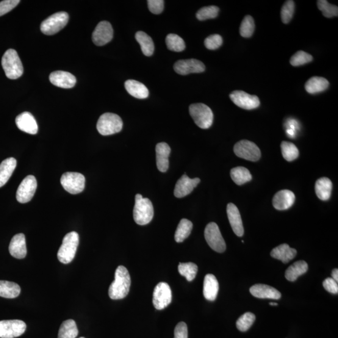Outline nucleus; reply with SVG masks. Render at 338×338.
I'll return each mask as SVG.
<instances>
[{
  "mask_svg": "<svg viewBox=\"0 0 338 338\" xmlns=\"http://www.w3.org/2000/svg\"><path fill=\"white\" fill-rule=\"evenodd\" d=\"M131 279L128 270L123 265L116 270L114 281L109 289V297L114 300L126 298L129 293Z\"/></svg>",
  "mask_w": 338,
  "mask_h": 338,
  "instance_id": "1",
  "label": "nucleus"
},
{
  "mask_svg": "<svg viewBox=\"0 0 338 338\" xmlns=\"http://www.w3.org/2000/svg\"><path fill=\"white\" fill-rule=\"evenodd\" d=\"M2 65L7 78L17 79L23 74V66L15 50L9 49L2 57Z\"/></svg>",
  "mask_w": 338,
  "mask_h": 338,
  "instance_id": "2",
  "label": "nucleus"
},
{
  "mask_svg": "<svg viewBox=\"0 0 338 338\" xmlns=\"http://www.w3.org/2000/svg\"><path fill=\"white\" fill-rule=\"evenodd\" d=\"M133 215L135 223L138 225L144 226L151 223L154 217V207L152 202L138 194L135 196Z\"/></svg>",
  "mask_w": 338,
  "mask_h": 338,
  "instance_id": "3",
  "label": "nucleus"
},
{
  "mask_svg": "<svg viewBox=\"0 0 338 338\" xmlns=\"http://www.w3.org/2000/svg\"><path fill=\"white\" fill-rule=\"evenodd\" d=\"M79 243V235L73 231L66 234L57 253L58 259L63 264L70 263L76 256Z\"/></svg>",
  "mask_w": 338,
  "mask_h": 338,
  "instance_id": "4",
  "label": "nucleus"
},
{
  "mask_svg": "<svg viewBox=\"0 0 338 338\" xmlns=\"http://www.w3.org/2000/svg\"><path fill=\"white\" fill-rule=\"evenodd\" d=\"M123 122L117 114L105 113L100 117L96 129L100 134L104 136L120 132L123 129Z\"/></svg>",
  "mask_w": 338,
  "mask_h": 338,
  "instance_id": "5",
  "label": "nucleus"
},
{
  "mask_svg": "<svg viewBox=\"0 0 338 338\" xmlns=\"http://www.w3.org/2000/svg\"><path fill=\"white\" fill-rule=\"evenodd\" d=\"M189 113L197 126L201 129H207L211 127L214 115L207 105L202 103L190 105Z\"/></svg>",
  "mask_w": 338,
  "mask_h": 338,
  "instance_id": "6",
  "label": "nucleus"
},
{
  "mask_svg": "<svg viewBox=\"0 0 338 338\" xmlns=\"http://www.w3.org/2000/svg\"><path fill=\"white\" fill-rule=\"evenodd\" d=\"M68 20L67 13L61 12L55 13L41 23V31L46 35L56 34L66 26Z\"/></svg>",
  "mask_w": 338,
  "mask_h": 338,
  "instance_id": "7",
  "label": "nucleus"
},
{
  "mask_svg": "<svg viewBox=\"0 0 338 338\" xmlns=\"http://www.w3.org/2000/svg\"><path fill=\"white\" fill-rule=\"evenodd\" d=\"M204 235L207 244L213 250L220 253L226 251V243L217 224L210 223L207 224Z\"/></svg>",
  "mask_w": 338,
  "mask_h": 338,
  "instance_id": "8",
  "label": "nucleus"
},
{
  "mask_svg": "<svg viewBox=\"0 0 338 338\" xmlns=\"http://www.w3.org/2000/svg\"><path fill=\"white\" fill-rule=\"evenodd\" d=\"M61 184L71 195H77L84 190L85 178L78 173H66L60 179Z\"/></svg>",
  "mask_w": 338,
  "mask_h": 338,
  "instance_id": "9",
  "label": "nucleus"
},
{
  "mask_svg": "<svg viewBox=\"0 0 338 338\" xmlns=\"http://www.w3.org/2000/svg\"><path fill=\"white\" fill-rule=\"evenodd\" d=\"M234 152L237 157L249 161L256 162L259 160L261 153L256 143L247 140H243L235 143Z\"/></svg>",
  "mask_w": 338,
  "mask_h": 338,
  "instance_id": "10",
  "label": "nucleus"
},
{
  "mask_svg": "<svg viewBox=\"0 0 338 338\" xmlns=\"http://www.w3.org/2000/svg\"><path fill=\"white\" fill-rule=\"evenodd\" d=\"M26 324L23 321H0V337L14 338L20 336L26 331Z\"/></svg>",
  "mask_w": 338,
  "mask_h": 338,
  "instance_id": "11",
  "label": "nucleus"
},
{
  "mask_svg": "<svg viewBox=\"0 0 338 338\" xmlns=\"http://www.w3.org/2000/svg\"><path fill=\"white\" fill-rule=\"evenodd\" d=\"M37 188L35 177L28 176L21 182L16 191V200L21 204L27 203L32 200Z\"/></svg>",
  "mask_w": 338,
  "mask_h": 338,
  "instance_id": "12",
  "label": "nucleus"
},
{
  "mask_svg": "<svg viewBox=\"0 0 338 338\" xmlns=\"http://www.w3.org/2000/svg\"><path fill=\"white\" fill-rule=\"evenodd\" d=\"M172 301V292L166 282H159L155 287L153 293V304L155 308L162 310L167 307Z\"/></svg>",
  "mask_w": 338,
  "mask_h": 338,
  "instance_id": "13",
  "label": "nucleus"
},
{
  "mask_svg": "<svg viewBox=\"0 0 338 338\" xmlns=\"http://www.w3.org/2000/svg\"><path fill=\"white\" fill-rule=\"evenodd\" d=\"M230 99L234 102L235 105L246 110H253L256 109L260 105V101L256 95L241 90H235L230 94Z\"/></svg>",
  "mask_w": 338,
  "mask_h": 338,
  "instance_id": "14",
  "label": "nucleus"
},
{
  "mask_svg": "<svg viewBox=\"0 0 338 338\" xmlns=\"http://www.w3.org/2000/svg\"><path fill=\"white\" fill-rule=\"evenodd\" d=\"M113 30L112 26L107 21L100 22L92 34L93 42L98 46H103L112 40Z\"/></svg>",
  "mask_w": 338,
  "mask_h": 338,
  "instance_id": "15",
  "label": "nucleus"
},
{
  "mask_svg": "<svg viewBox=\"0 0 338 338\" xmlns=\"http://www.w3.org/2000/svg\"><path fill=\"white\" fill-rule=\"evenodd\" d=\"M205 69L204 63L196 59L179 60L174 65V70L181 76L202 73Z\"/></svg>",
  "mask_w": 338,
  "mask_h": 338,
  "instance_id": "16",
  "label": "nucleus"
},
{
  "mask_svg": "<svg viewBox=\"0 0 338 338\" xmlns=\"http://www.w3.org/2000/svg\"><path fill=\"white\" fill-rule=\"evenodd\" d=\"M200 182L199 178L190 179L184 174L176 183L174 196L177 198H182L190 195Z\"/></svg>",
  "mask_w": 338,
  "mask_h": 338,
  "instance_id": "17",
  "label": "nucleus"
},
{
  "mask_svg": "<svg viewBox=\"0 0 338 338\" xmlns=\"http://www.w3.org/2000/svg\"><path fill=\"white\" fill-rule=\"evenodd\" d=\"M16 124L18 128L27 134L35 135L37 134L38 127L37 121L31 113H21L16 118Z\"/></svg>",
  "mask_w": 338,
  "mask_h": 338,
  "instance_id": "18",
  "label": "nucleus"
},
{
  "mask_svg": "<svg viewBox=\"0 0 338 338\" xmlns=\"http://www.w3.org/2000/svg\"><path fill=\"white\" fill-rule=\"evenodd\" d=\"M50 81L53 85L63 88H71L76 85V77L69 72L56 71L50 75Z\"/></svg>",
  "mask_w": 338,
  "mask_h": 338,
  "instance_id": "19",
  "label": "nucleus"
},
{
  "mask_svg": "<svg viewBox=\"0 0 338 338\" xmlns=\"http://www.w3.org/2000/svg\"><path fill=\"white\" fill-rule=\"evenodd\" d=\"M295 195L289 190H282L274 195L273 204L274 208L279 210L289 209L295 202Z\"/></svg>",
  "mask_w": 338,
  "mask_h": 338,
  "instance_id": "20",
  "label": "nucleus"
},
{
  "mask_svg": "<svg viewBox=\"0 0 338 338\" xmlns=\"http://www.w3.org/2000/svg\"><path fill=\"white\" fill-rule=\"evenodd\" d=\"M227 214L230 224L235 235L242 237L244 235V227L239 210L235 205L229 203L227 206Z\"/></svg>",
  "mask_w": 338,
  "mask_h": 338,
  "instance_id": "21",
  "label": "nucleus"
},
{
  "mask_svg": "<svg viewBox=\"0 0 338 338\" xmlns=\"http://www.w3.org/2000/svg\"><path fill=\"white\" fill-rule=\"evenodd\" d=\"M9 251L10 254L16 259H21L26 257V239L23 234H16L12 238L9 246Z\"/></svg>",
  "mask_w": 338,
  "mask_h": 338,
  "instance_id": "22",
  "label": "nucleus"
},
{
  "mask_svg": "<svg viewBox=\"0 0 338 338\" xmlns=\"http://www.w3.org/2000/svg\"><path fill=\"white\" fill-rule=\"evenodd\" d=\"M250 293L254 297L260 299H279L281 294L278 290L268 285L255 284L250 288Z\"/></svg>",
  "mask_w": 338,
  "mask_h": 338,
  "instance_id": "23",
  "label": "nucleus"
},
{
  "mask_svg": "<svg viewBox=\"0 0 338 338\" xmlns=\"http://www.w3.org/2000/svg\"><path fill=\"white\" fill-rule=\"evenodd\" d=\"M156 151L158 170L162 173H165L168 168V157L171 154V148L167 143L160 142L156 146Z\"/></svg>",
  "mask_w": 338,
  "mask_h": 338,
  "instance_id": "24",
  "label": "nucleus"
},
{
  "mask_svg": "<svg viewBox=\"0 0 338 338\" xmlns=\"http://www.w3.org/2000/svg\"><path fill=\"white\" fill-rule=\"evenodd\" d=\"M220 285L217 278L211 274H207L204 281L203 294L207 300L213 301L217 298Z\"/></svg>",
  "mask_w": 338,
  "mask_h": 338,
  "instance_id": "25",
  "label": "nucleus"
},
{
  "mask_svg": "<svg viewBox=\"0 0 338 338\" xmlns=\"http://www.w3.org/2000/svg\"><path fill=\"white\" fill-rule=\"evenodd\" d=\"M125 87L130 95L139 99L148 98L149 95L148 88L142 83L134 80H129L125 83Z\"/></svg>",
  "mask_w": 338,
  "mask_h": 338,
  "instance_id": "26",
  "label": "nucleus"
},
{
  "mask_svg": "<svg viewBox=\"0 0 338 338\" xmlns=\"http://www.w3.org/2000/svg\"><path fill=\"white\" fill-rule=\"evenodd\" d=\"M296 254L297 251L296 249L290 248L287 244L279 245L278 247L273 249L271 253V256L274 258L281 260L285 264L295 258Z\"/></svg>",
  "mask_w": 338,
  "mask_h": 338,
  "instance_id": "27",
  "label": "nucleus"
},
{
  "mask_svg": "<svg viewBox=\"0 0 338 338\" xmlns=\"http://www.w3.org/2000/svg\"><path fill=\"white\" fill-rule=\"evenodd\" d=\"M17 162L13 157L8 158L0 164V187L7 184L8 180L12 176L16 167Z\"/></svg>",
  "mask_w": 338,
  "mask_h": 338,
  "instance_id": "28",
  "label": "nucleus"
},
{
  "mask_svg": "<svg viewBox=\"0 0 338 338\" xmlns=\"http://www.w3.org/2000/svg\"><path fill=\"white\" fill-rule=\"evenodd\" d=\"M332 184L331 180L327 177L319 179L315 184V191L318 198L326 201L331 198Z\"/></svg>",
  "mask_w": 338,
  "mask_h": 338,
  "instance_id": "29",
  "label": "nucleus"
},
{
  "mask_svg": "<svg viewBox=\"0 0 338 338\" xmlns=\"http://www.w3.org/2000/svg\"><path fill=\"white\" fill-rule=\"evenodd\" d=\"M329 83L328 80L323 77H313L305 84V89L307 93L316 94L328 89Z\"/></svg>",
  "mask_w": 338,
  "mask_h": 338,
  "instance_id": "30",
  "label": "nucleus"
},
{
  "mask_svg": "<svg viewBox=\"0 0 338 338\" xmlns=\"http://www.w3.org/2000/svg\"><path fill=\"white\" fill-rule=\"evenodd\" d=\"M308 270V265L304 260H299L294 263L285 273V277L289 281H295L298 277L306 273Z\"/></svg>",
  "mask_w": 338,
  "mask_h": 338,
  "instance_id": "31",
  "label": "nucleus"
},
{
  "mask_svg": "<svg viewBox=\"0 0 338 338\" xmlns=\"http://www.w3.org/2000/svg\"><path fill=\"white\" fill-rule=\"evenodd\" d=\"M21 288L15 282L0 281V296L5 298L13 299L20 295Z\"/></svg>",
  "mask_w": 338,
  "mask_h": 338,
  "instance_id": "32",
  "label": "nucleus"
},
{
  "mask_svg": "<svg viewBox=\"0 0 338 338\" xmlns=\"http://www.w3.org/2000/svg\"><path fill=\"white\" fill-rule=\"evenodd\" d=\"M135 38L140 44L143 55L147 57L152 56L154 52V44L151 37L145 32L140 31L136 33Z\"/></svg>",
  "mask_w": 338,
  "mask_h": 338,
  "instance_id": "33",
  "label": "nucleus"
},
{
  "mask_svg": "<svg viewBox=\"0 0 338 338\" xmlns=\"http://www.w3.org/2000/svg\"><path fill=\"white\" fill-rule=\"evenodd\" d=\"M78 334L79 330L76 321L68 320L61 325L58 338H76Z\"/></svg>",
  "mask_w": 338,
  "mask_h": 338,
  "instance_id": "34",
  "label": "nucleus"
},
{
  "mask_svg": "<svg viewBox=\"0 0 338 338\" xmlns=\"http://www.w3.org/2000/svg\"><path fill=\"white\" fill-rule=\"evenodd\" d=\"M193 228L192 222L186 219H182L180 221L175 233V240L177 243H182L189 236Z\"/></svg>",
  "mask_w": 338,
  "mask_h": 338,
  "instance_id": "35",
  "label": "nucleus"
},
{
  "mask_svg": "<svg viewBox=\"0 0 338 338\" xmlns=\"http://www.w3.org/2000/svg\"><path fill=\"white\" fill-rule=\"evenodd\" d=\"M231 177L237 185L246 184L252 180V176L248 168L243 167H237L231 171Z\"/></svg>",
  "mask_w": 338,
  "mask_h": 338,
  "instance_id": "36",
  "label": "nucleus"
},
{
  "mask_svg": "<svg viewBox=\"0 0 338 338\" xmlns=\"http://www.w3.org/2000/svg\"><path fill=\"white\" fill-rule=\"evenodd\" d=\"M282 156L288 162H292L299 157V152L295 144L283 141L281 144Z\"/></svg>",
  "mask_w": 338,
  "mask_h": 338,
  "instance_id": "37",
  "label": "nucleus"
},
{
  "mask_svg": "<svg viewBox=\"0 0 338 338\" xmlns=\"http://www.w3.org/2000/svg\"><path fill=\"white\" fill-rule=\"evenodd\" d=\"M166 44L167 48L171 51L181 52L184 51L185 45L184 40L179 35L171 33L166 37Z\"/></svg>",
  "mask_w": 338,
  "mask_h": 338,
  "instance_id": "38",
  "label": "nucleus"
},
{
  "mask_svg": "<svg viewBox=\"0 0 338 338\" xmlns=\"http://www.w3.org/2000/svg\"><path fill=\"white\" fill-rule=\"evenodd\" d=\"M178 271L180 274L184 276L188 281H192L196 278L198 268L195 263H180Z\"/></svg>",
  "mask_w": 338,
  "mask_h": 338,
  "instance_id": "39",
  "label": "nucleus"
},
{
  "mask_svg": "<svg viewBox=\"0 0 338 338\" xmlns=\"http://www.w3.org/2000/svg\"><path fill=\"white\" fill-rule=\"evenodd\" d=\"M255 320H256V317L253 313L246 312L238 319L236 322L237 328L240 331H247L253 325Z\"/></svg>",
  "mask_w": 338,
  "mask_h": 338,
  "instance_id": "40",
  "label": "nucleus"
},
{
  "mask_svg": "<svg viewBox=\"0 0 338 338\" xmlns=\"http://www.w3.org/2000/svg\"><path fill=\"white\" fill-rule=\"evenodd\" d=\"M254 19L251 16H246L240 26V35L244 38L251 37L254 33Z\"/></svg>",
  "mask_w": 338,
  "mask_h": 338,
  "instance_id": "41",
  "label": "nucleus"
},
{
  "mask_svg": "<svg viewBox=\"0 0 338 338\" xmlns=\"http://www.w3.org/2000/svg\"><path fill=\"white\" fill-rule=\"evenodd\" d=\"M319 10L322 12L326 18H331L338 15V7L331 5L326 0H319L317 2Z\"/></svg>",
  "mask_w": 338,
  "mask_h": 338,
  "instance_id": "42",
  "label": "nucleus"
},
{
  "mask_svg": "<svg viewBox=\"0 0 338 338\" xmlns=\"http://www.w3.org/2000/svg\"><path fill=\"white\" fill-rule=\"evenodd\" d=\"M220 8L215 6H209L201 8L196 13V17L199 20L204 21L217 17Z\"/></svg>",
  "mask_w": 338,
  "mask_h": 338,
  "instance_id": "43",
  "label": "nucleus"
},
{
  "mask_svg": "<svg viewBox=\"0 0 338 338\" xmlns=\"http://www.w3.org/2000/svg\"><path fill=\"white\" fill-rule=\"evenodd\" d=\"M295 11V4L292 0H288L284 3L281 11V17L282 21L284 24L289 23L292 20Z\"/></svg>",
  "mask_w": 338,
  "mask_h": 338,
  "instance_id": "44",
  "label": "nucleus"
},
{
  "mask_svg": "<svg viewBox=\"0 0 338 338\" xmlns=\"http://www.w3.org/2000/svg\"><path fill=\"white\" fill-rule=\"evenodd\" d=\"M313 58L312 55L304 51H298L291 58V65L298 66L306 64L312 62Z\"/></svg>",
  "mask_w": 338,
  "mask_h": 338,
  "instance_id": "45",
  "label": "nucleus"
},
{
  "mask_svg": "<svg viewBox=\"0 0 338 338\" xmlns=\"http://www.w3.org/2000/svg\"><path fill=\"white\" fill-rule=\"evenodd\" d=\"M223 42V38H222L221 36L218 34H214L206 38V39L204 41V45L207 49L214 51V50L220 48Z\"/></svg>",
  "mask_w": 338,
  "mask_h": 338,
  "instance_id": "46",
  "label": "nucleus"
},
{
  "mask_svg": "<svg viewBox=\"0 0 338 338\" xmlns=\"http://www.w3.org/2000/svg\"><path fill=\"white\" fill-rule=\"evenodd\" d=\"M19 0H5L0 2V16L10 12L19 4Z\"/></svg>",
  "mask_w": 338,
  "mask_h": 338,
  "instance_id": "47",
  "label": "nucleus"
},
{
  "mask_svg": "<svg viewBox=\"0 0 338 338\" xmlns=\"http://www.w3.org/2000/svg\"><path fill=\"white\" fill-rule=\"evenodd\" d=\"M148 4L149 10L155 15L161 13L164 8V2L163 0H149Z\"/></svg>",
  "mask_w": 338,
  "mask_h": 338,
  "instance_id": "48",
  "label": "nucleus"
},
{
  "mask_svg": "<svg viewBox=\"0 0 338 338\" xmlns=\"http://www.w3.org/2000/svg\"><path fill=\"white\" fill-rule=\"evenodd\" d=\"M174 338H188L187 326L184 322L177 324L174 330Z\"/></svg>",
  "mask_w": 338,
  "mask_h": 338,
  "instance_id": "49",
  "label": "nucleus"
},
{
  "mask_svg": "<svg viewBox=\"0 0 338 338\" xmlns=\"http://www.w3.org/2000/svg\"><path fill=\"white\" fill-rule=\"evenodd\" d=\"M323 287L329 293L332 294H337L338 284L337 282L332 278H328L323 281Z\"/></svg>",
  "mask_w": 338,
  "mask_h": 338,
  "instance_id": "50",
  "label": "nucleus"
},
{
  "mask_svg": "<svg viewBox=\"0 0 338 338\" xmlns=\"http://www.w3.org/2000/svg\"><path fill=\"white\" fill-rule=\"evenodd\" d=\"M286 133L290 137H295L296 130L298 129V124L297 122L293 119H290L286 123Z\"/></svg>",
  "mask_w": 338,
  "mask_h": 338,
  "instance_id": "51",
  "label": "nucleus"
},
{
  "mask_svg": "<svg viewBox=\"0 0 338 338\" xmlns=\"http://www.w3.org/2000/svg\"><path fill=\"white\" fill-rule=\"evenodd\" d=\"M332 278L335 280L336 282H338V270L337 269H334L332 272Z\"/></svg>",
  "mask_w": 338,
  "mask_h": 338,
  "instance_id": "52",
  "label": "nucleus"
},
{
  "mask_svg": "<svg viewBox=\"0 0 338 338\" xmlns=\"http://www.w3.org/2000/svg\"><path fill=\"white\" fill-rule=\"evenodd\" d=\"M270 304L271 306H278V303H270Z\"/></svg>",
  "mask_w": 338,
  "mask_h": 338,
  "instance_id": "53",
  "label": "nucleus"
},
{
  "mask_svg": "<svg viewBox=\"0 0 338 338\" xmlns=\"http://www.w3.org/2000/svg\"><path fill=\"white\" fill-rule=\"evenodd\" d=\"M80 338H84V337H80Z\"/></svg>",
  "mask_w": 338,
  "mask_h": 338,
  "instance_id": "54",
  "label": "nucleus"
}]
</instances>
